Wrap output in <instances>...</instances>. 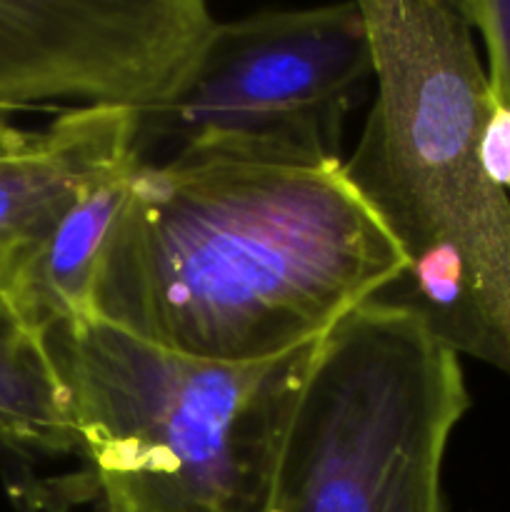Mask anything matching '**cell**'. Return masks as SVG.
Masks as SVG:
<instances>
[{"instance_id": "6da1fadb", "label": "cell", "mask_w": 510, "mask_h": 512, "mask_svg": "<svg viewBox=\"0 0 510 512\" xmlns=\"http://www.w3.org/2000/svg\"><path fill=\"white\" fill-rule=\"evenodd\" d=\"M405 270L343 160L138 163L100 250L93 313L173 353L260 363L328 335Z\"/></svg>"}, {"instance_id": "7a4b0ae2", "label": "cell", "mask_w": 510, "mask_h": 512, "mask_svg": "<svg viewBox=\"0 0 510 512\" xmlns=\"http://www.w3.org/2000/svg\"><path fill=\"white\" fill-rule=\"evenodd\" d=\"M360 8L375 80L343 170L408 260L390 300L510 380V193L480 165L490 95L473 30L455 0Z\"/></svg>"}, {"instance_id": "3957f363", "label": "cell", "mask_w": 510, "mask_h": 512, "mask_svg": "<svg viewBox=\"0 0 510 512\" xmlns=\"http://www.w3.org/2000/svg\"><path fill=\"white\" fill-rule=\"evenodd\" d=\"M318 343L233 365L158 348L100 318L53 335L105 512H268Z\"/></svg>"}, {"instance_id": "277c9868", "label": "cell", "mask_w": 510, "mask_h": 512, "mask_svg": "<svg viewBox=\"0 0 510 512\" xmlns=\"http://www.w3.org/2000/svg\"><path fill=\"white\" fill-rule=\"evenodd\" d=\"M470 408L460 355L375 298L315 348L268 512H445L443 463Z\"/></svg>"}, {"instance_id": "5b68a950", "label": "cell", "mask_w": 510, "mask_h": 512, "mask_svg": "<svg viewBox=\"0 0 510 512\" xmlns=\"http://www.w3.org/2000/svg\"><path fill=\"white\" fill-rule=\"evenodd\" d=\"M373 80L360 3L218 20L180 93L138 115V163H338L345 120Z\"/></svg>"}, {"instance_id": "8992f818", "label": "cell", "mask_w": 510, "mask_h": 512, "mask_svg": "<svg viewBox=\"0 0 510 512\" xmlns=\"http://www.w3.org/2000/svg\"><path fill=\"white\" fill-rule=\"evenodd\" d=\"M215 23L203 0H0V110L80 100L153 113Z\"/></svg>"}, {"instance_id": "52a82bcc", "label": "cell", "mask_w": 510, "mask_h": 512, "mask_svg": "<svg viewBox=\"0 0 510 512\" xmlns=\"http://www.w3.org/2000/svg\"><path fill=\"white\" fill-rule=\"evenodd\" d=\"M138 113L75 108L0 155V288L93 188L138 165Z\"/></svg>"}, {"instance_id": "ba28073f", "label": "cell", "mask_w": 510, "mask_h": 512, "mask_svg": "<svg viewBox=\"0 0 510 512\" xmlns=\"http://www.w3.org/2000/svg\"><path fill=\"white\" fill-rule=\"evenodd\" d=\"M133 170L90 190L3 283L0 305L28 338L50 343L60 330L95 318L93 285L100 250Z\"/></svg>"}, {"instance_id": "9c48e42d", "label": "cell", "mask_w": 510, "mask_h": 512, "mask_svg": "<svg viewBox=\"0 0 510 512\" xmlns=\"http://www.w3.org/2000/svg\"><path fill=\"white\" fill-rule=\"evenodd\" d=\"M0 443L20 453L78 450L70 393L50 343L28 338L0 305Z\"/></svg>"}, {"instance_id": "30bf717a", "label": "cell", "mask_w": 510, "mask_h": 512, "mask_svg": "<svg viewBox=\"0 0 510 512\" xmlns=\"http://www.w3.org/2000/svg\"><path fill=\"white\" fill-rule=\"evenodd\" d=\"M485 53V80L493 105L510 108V0H455Z\"/></svg>"}, {"instance_id": "8fae6325", "label": "cell", "mask_w": 510, "mask_h": 512, "mask_svg": "<svg viewBox=\"0 0 510 512\" xmlns=\"http://www.w3.org/2000/svg\"><path fill=\"white\" fill-rule=\"evenodd\" d=\"M478 155L485 175L510 193V108L490 103L488 118L480 130Z\"/></svg>"}, {"instance_id": "7c38bea8", "label": "cell", "mask_w": 510, "mask_h": 512, "mask_svg": "<svg viewBox=\"0 0 510 512\" xmlns=\"http://www.w3.org/2000/svg\"><path fill=\"white\" fill-rule=\"evenodd\" d=\"M35 138H38V133L20 130L18 125L10 123L8 110H0V155L18 153V150L28 148Z\"/></svg>"}]
</instances>
